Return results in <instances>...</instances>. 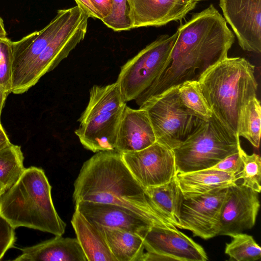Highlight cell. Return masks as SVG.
I'll list each match as a JSON object with an SVG mask.
<instances>
[{
  "label": "cell",
  "instance_id": "39",
  "mask_svg": "<svg viewBox=\"0 0 261 261\" xmlns=\"http://www.w3.org/2000/svg\"><path fill=\"white\" fill-rule=\"evenodd\" d=\"M0 188H3V187H0ZM4 189H5V188H4Z\"/></svg>",
  "mask_w": 261,
  "mask_h": 261
},
{
  "label": "cell",
  "instance_id": "14",
  "mask_svg": "<svg viewBox=\"0 0 261 261\" xmlns=\"http://www.w3.org/2000/svg\"><path fill=\"white\" fill-rule=\"evenodd\" d=\"M224 19L245 51L261 52V0H219Z\"/></svg>",
  "mask_w": 261,
  "mask_h": 261
},
{
  "label": "cell",
  "instance_id": "2",
  "mask_svg": "<svg viewBox=\"0 0 261 261\" xmlns=\"http://www.w3.org/2000/svg\"><path fill=\"white\" fill-rule=\"evenodd\" d=\"M74 204L88 201L119 205L155 226L176 228L152 204L145 189L116 151L96 152L85 162L74 183Z\"/></svg>",
  "mask_w": 261,
  "mask_h": 261
},
{
  "label": "cell",
  "instance_id": "35",
  "mask_svg": "<svg viewBox=\"0 0 261 261\" xmlns=\"http://www.w3.org/2000/svg\"><path fill=\"white\" fill-rule=\"evenodd\" d=\"M10 143V140L2 124H0V150Z\"/></svg>",
  "mask_w": 261,
  "mask_h": 261
},
{
  "label": "cell",
  "instance_id": "33",
  "mask_svg": "<svg viewBox=\"0 0 261 261\" xmlns=\"http://www.w3.org/2000/svg\"><path fill=\"white\" fill-rule=\"evenodd\" d=\"M79 6L89 17L101 20V17L94 7L90 0H74Z\"/></svg>",
  "mask_w": 261,
  "mask_h": 261
},
{
  "label": "cell",
  "instance_id": "8",
  "mask_svg": "<svg viewBox=\"0 0 261 261\" xmlns=\"http://www.w3.org/2000/svg\"><path fill=\"white\" fill-rule=\"evenodd\" d=\"M89 17L77 5L53 39L30 65L11 93L22 94L36 84L46 73L55 69L85 38Z\"/></svg>",
  "mask_w": 261,
  "mask_h": 261
},
{
  "label": "cell",
  "instance_id": "34",
  "mask_svg": "<svg viewBox=\"0 0 261 261\" xmlns=\"http://www.w3.org/2000/svg\"><path fill=\"white\" fill-rule=\"evenodd\" d=\"M90 1L102 19L110 13L112 7V0H90Z\"/></svg>",
  "mask_w": 261,
  "mask_h": 261
},
{
  "label": "cell",
  "instance_id": "18",
  "mask_svg": "<svg viewBox=\"0 0 261 261\" xmlns=\"http://www.w3.org/2000/svg\"><path fill=\"white\" fill-rule=\"evenodd\" d=\"M155 142L156 138L146 111L126 106L118 128L115 151L121 154L139 151Z\"/></svg>",
  "mask_w": 261,
  "mask_h": 261
},
{
  "label": "cell",
  "instance_id": "30",
  "mask_svg": "<svg viewBox=\"0 0 261 261\" xmlns=\"http://www.w3.org/2000/svg\"><path fill=\"white\" fill-rule=\"evenodd\" d=\"M12 42L6 37L0 38V87L11 93L13 52Z\"/></svg>",
  "mask_w": 261,
  "mask_h": 261
},
{
  "label": "cell",
  "instance_id": "29",
  "mask_svg": "<svg viewBox=\"0 0 261 261\" xmlns=\"http://www.w3.org/2000/svg\"><path fill=\"white\" fill-rule=\"evenodd\" d=\"M114 31L132 29L129 17V7L127 0H112L110 13L101 20Z\"/></svg>",
  "mask_w": 261,
  "mask_h": 261
},
{
  "label": "cell",
  "instance_id": "37",
  "mask_svg": "<svg viewBox=\"0 0 261 261\" xmlns=\"http://www.w3.org/2000/svg\"><path fill=\"white\" fill-rule=\"evenodd\" d=\"M7 37V32L5 30L3 19L0 17V38Z\"/></svg>",
  "mask_w": 261,
  "mask_h": 261
},
{
  "label": "cell",
  "instance_id": "12",
  "mask_svg": "<svg viewBox=\"0 0 261 261\" xmlns=\"http://www.w3.org/2000/svg\"><path fill=\"white\" fill-rule=\"evenodd\" d=\"M227 188L201 195L184 197L179 214V228L207 240L218 236L221 210Z\"/></svg>",
  "mask_w": 261,
  "mask_h": 261
},
{
  "label": "cell",
  "instance_id": "3",
  "mask_svg": "<svg viewBox=\"0 0 261 261\" xmlns=\"http://www.w3.org/2000/svg\"><path fill=\"white\" fill-rule=\"evenodd\" d=\"M198 82L213 115L238 135L241 112L257 96L254 66L244 58L227 57L207 69Z\"/></svg>",
  "mask_w": 261,
  "mask_h": 261
},
{
  "label": "cell",
  "instance_id": "20",
  "mask_svg": "<svg viewBox=\"0 0 261 261\" xmlns=\"http://www.w3.org/2000/svg\"><path fill=\"white\" fill-rule=\"evenodd\" d=\"M176 179L184 197L226 188L237 183L235 175L213 168L186 173L177 172Z\"/></svg>",
  "mask_w": 261,
  "mask_h": 261
},
{
  "label": "cell",
  "instance_id": "28",
  "mask_svg": "<svg viewBox=\"0 0 261 261\" xmlns=\"http://www.w3.org/2000/svg\"><path fill=\"white\" fill-rule=\"evenodd\" d=\"M239 152L243 162L241 171L236 175L238 180L242 179V185L260 193L261 191V159L256 153L248 154L240 145Z\"/></svg>",
  "mask_w": 261,
  "mask_h": 261
},
{
  "label": "cell",
  "instance_id": "25",
  "mask_svg": "<svg viewBox=\"0 0 261 261\" xmlns=\"http://www.w3.org/2000/svg\"><path fill=\"white\" fill-rule=\"evenodd\" d=\"M260 103L257 97H254L249 101L241 112L237 134L258 148L260 144Z\"/></svg>",
  "mask_w": 261,
  "mask_h": 261
},
{
  "label": "cell",
  "instance_id": "9",
  "mask_svg": "<svg viewBox=\"0 0 261 261\" xmlns=\"http://www.w3.org/2000/svg\"><path fill=\"white\" fill-rule=\"evenodd\" d=\"M177 36V31L160 36L121 67L116 82L126 102L137 99L160 75Z\"/></svg>",
  "mask_w": 261,
  "mask_h": 261
},
{
  "label": "cell",
  "instance_id": "31",
  "mask_svg": "<svg viewBox=\"0 0 261 261\" xmlns=\"http://www.w3.org/2000/svg\"><path fill=\"white\" fill-rule=\"evenodd\" d=\"M16 239L15 228L0 215V260L14 247Z\"/></svg>",
  "mask_w": 261,
  "mask_h": 261
},
{
  "label": "cell",
  "instance_id": "21",
  "mask_svg": "<svg viewBox=\"0 0 261 261\" xmlns=\"http://www.w3.org/2000/svg\"><path fill=\"white\" fill-rule=\"evenodd\" d=\"M71 223L87 261H116L100 229L76 209Z\"/></svg>",
  "mask_w": 261,
  "mask_h": 261
},
{
  "label": "cell",
  "instance_id": "24",
  "mask_svg": "<svg viewBox=\"0 0 261 261\" xmlns=\"http://www.w3.org/2000/svg\"><path fill=\"white\" fill-rule=\"evenodd\" d=\"M21 147L11 142L0 150V187L8 190L20 177L25 168Z\"/></svg>",
  "mask_w": 261,
  "mask_h": 261
},
{
  "label": "cell",
  "instance_id": "26",
  "mask_svg": "<svg viewBox=\"0 0 261 261\" xmlns=\"http://www.w3.org/2000/svg\"><path fill=\"white\" fill-rule=\"evenodd\" d=\"M178 95L182 104L203 120L213 115L198 81H186L178 86Z\"/></svg>",
  "mask_w": 261,
  "mask_h": 261
},
{
  "label": "cell",
  "instance_id": "22",
  "mask_svg": "<svg viewBox=\"0 0 261 261\" xmlns=\"http://www.w3.org/2000/svg\"><path fill=\"white\" fill-rule=\"evenodd\" d=\"M97 226L116 261H141L145 250L141 236L120 229Z\"/></svg>",
  "mask_w": 261,
  "mask_h": 261
},
{
  "label": "cell",
  "instance_id": "27",
  "mask_svg": "<svg viewBox=\"0 0 261 261\" xmlns=\"http://www.w3.org/2000/svg\"><path fill=\"white\" fill-rule=\"evenodd\" d=\"M230 237L231 242L225 248L229 260L255 261L261 257V248L252 236L240 232Z\"/></svg>",
  "mask_w": 261,
  "mask_h": 261
},
{
  "label": "cell",
  "instance_id": "7",
  "mask_svg": "<svg viewBox=\"0 0 261 261\" xmlns=\"http://www.w3.org/2000/svg\"><path fill=\"white\" fill-rule=\"evenodd\" d=\"M156 142L171 149L180 145L203 121L187 109L178 95V86L145 101Z\"/></svg>",
  "mask_w": 261,
  "mask_h": 261
},
{
  "label": "cell",
  "instance_id": "36",
  "mask_svg": "<svg viewBox=\"0 0 261 261\" xmlns=\"http://www.w3.org/2000/svg\"><path fill=\"white\" fill-rule=\"evenodd\" d=\"M8 95L9 94L0 87V124H2L1 121L2 111Z\"/></svg>",
  "mask_w": 261,
  "mask_h": 261
},
{
  "label": "cell",
  "instance_id": "19",
  "mask_svg": "<svg viewBox=\"0 0 261 261\" xmlns=\"http://www.w3.org/2000/svg\"><path fill=\"white\" fill-rule=\"evenodd\" d=\"M22 253L15 261H87L76 238L62 236L21 248Z\"/></svg>",
  "mask_w": 261,
  "mask_h": 261
},
{
  "label": "cell",
  "instance_id": "5",
  "mask_svg": "<svg viewBox=\"0 0 261 261\" xmlns=\"http://www.w3.org/2000/svg\"><path fill=\"white\" fill-rule=\"evenodd\" d=\"M89 96L74 133L86 149L93 152L115 151L118 128L126 106L119 86L116 82L94 85Z\"/></svg>",
  "mask_w": 261,
  "mask_h": 261
},
{
  "label": "cell",
  "instance_id": "15",
  "mask_svg": "<svg viewBox=\"0 0 261 261\" xmlns=\"http://www.w3.org/2000/svg\"><path fill=\"white\" fill-rule=\"evenodd\" d=\"M201 0H127L132 29L181 20Z\"/></svg>",
  "mask_w": 261,
  "mask_h": 261
},
{
  "label": "cell",
  "instance_id": "6",
  "mask_svg": "<svg viewBox=\"0 0 261 261\" xmlns=\"http://www.w3.org/2000/svg\"><path fill=\"white\" fill-rule=\"evenodd\" d=\"M239 137L227 129L213 114L173 149L177 172L213 167L239 151L241 145Z\"/></svg>",
  "mask_w": 261,
  "mask_h": 261
},
{
  "label": "cell",
  "instance_id": "1",
  "mask_svg": "<svg viewBox=\"0 0 261 261\" xmlns=\"http://www.w3.org/2000/svg\"><path fill=\"white\" fill-rule=\"evenodd\" d=\"M178 36L161 73L142 95L145 101L186 81H198L209 68L227 57L234 35L211 4L177 30Z\"/></svg>",
  "mask_w": 261,
  "mask_h": 261
},
{
  "label": "cell",
  "instance_id": "13",
  "mask_svg": "<svg viewBox=\"0 0 261 261\" xmlns=\"http://www.w3.org/2000/svg\"><path fill=\"white\" fill-rule=\"evenodd\" d=\"M259 206L257 192L241 184L228 187L221 210L218 235L230 236L252 228Z\"/></svg>",
  "mask_w": 261,
  "mask_h": 261
},
{
  "label": "cell",
  "instance_id": "10",
  "mask_svg": "<svg viewBox=\"0 0 261 261\" xmlns=\"http://www.w3.org/2000/svg\"><path fill=\"white\" fill-rule=\"evenodd\" d=\"M146 252L141 261H206L204 249L176 228L152 226L141 236Z\"/></svg>",
  "mask_w": 261,
  "mask_h": 261
},
{
  "label": "cell",
  "instance_id": "17",
  "mask_svg": "<svg viewBox=\"0 0 261 261\" xmlns=\"http://www.w3.org/2000/svg\"><path fill=\"white\" fill-rule=\"evenodd\" d=\"M75 209L95 225L122 229L141 237L155 226L129 209L115 204L80 201L75 203Z\"/></svg>",
  "mask_w": 261,
  "mask_h": 261
},
{
  "label": "cell",
  "instance_id": "4",
  "mask_svg": "<svg viewBox=\"0 0 261 261\" xmlns=\"http://www.w3.org/2000/svg\"><path fill=\"white\" fill-rule=\"evenodd\" d=\"M51 191L42 168H25L19 179L1 196L0 215L15 229L25 227L62 236L66 224L54 206Z\"/></svg>",
  "mask_w": 261,
  "mask_h": 261
},
{
  "label": "cell",
  "instance_id": "32",
  "mask_svg": "<svg viewBox=\"0 0 261 261\" xmlns=\"http://www.w3.org/2000/svg\"><path fill=\"white\" fill-rule=\"evenodd\" d=\"M211 168L237 175L243 168V162L239 151L231 154Z\"/></svg>",
  "mask_w": 261,
  "mask_h": 261
},
{
  "label": "cell",
  "instance_id": "16",
  "mask_svg": "<svg viewBox=\"0 0 261 261\" xmlns=\"http://www.w3.org/2000/svg\"><path fill=\"white\" fill-rule=\"evenodd\" d=\"M72 9L71 7L58 10L55 17L44 28L12 42V86L53 39L69 17Z\"/></svg>",
  "mask_w": 261,
  "mask_h": 261
},
{
  "label": "cell",
  "instance_id": "11",
  "mask_svg": "<svg viewBox=\"0 0 261 261\" xmlns=\"http://www.w3.org/2000/svg\"><path fill=\"white\" fill-rule=\"evenodd\" d=\"M121 155L131 174L144 189L165 184L177 173L173 150L157 142Z\"/></svg>",
  "mask_w": 261,
  "mask_h": 261
},
{
  "label": "cell",
  "instance_id": "23",
  "mask_svg": "<svg viewBox=\"0 0 261 261\" xmlns=\"http://www.w3.org/2000/svg\"><path fill=\"white\" fill-rule=\"evenodd\" d=\"M175 176L165 184L147 188L145 190L154 206L179 228L180 210L184 195Z\"/></svg>",
  "mask_w": 261,
  "mask_h": 261
},
{
  "label": "cell",
  "instance_id": "38",
  "mask_svg": "<svg viewBox=\"0 0 261 261\" xmlns=\"http://www.w3.org/2000/svg\"><path fill=\"white\" fill-rule=\"evenodd\" d=\"M6 191L4 188H0V197Z\"/></svg>",
  "mask_w": 261,
  "mask_h": 261
}]
</instances>
